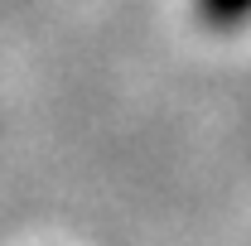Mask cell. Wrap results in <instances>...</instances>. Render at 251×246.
<instances>
[{
	"label": "cell",
	"instance_id": "6da1fadb",
	"mask_svg": "<svg viewBox=\"0 0 251 246\" xmlns=\"http://www.w3.org/2000/svg\"><path fill=\"white\" fill-rule=\"evenodd\" d=\"M198 10H203L208 25L227 29V25H242V20L251 15V0H198Z\"/></svg>",
	"mask_w": 251,
	"mask_h": 246
}]
</instances>
